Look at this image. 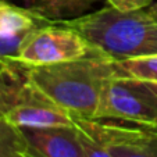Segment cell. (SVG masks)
I'll list each match as a JSON object with an SVG mask.
<instances>
[{
    "label": "cell",
    "instance_id": "cell-1",
    "mask_svg": "<svg viewBox=\"0 0 157 157\" xmlns=\"http://www.w3.org/2000/svg\"><path fill=\"white\" fill-rule=\"evenodd\" d=\"M27 67L28 77L71 117L96 120L107 81L117 77L114 60L92 54L78 60Z\"/></svg>",
    "mask_w": 157,
    "mask_h": 157
},
{
    "label": "cell",
    "instance_id": "cell-2",
    "mask_svg": "<svg viewBox=\"0 0 157 157\" xmlns=\"http://www.w3.org/2000/svg\"><path fill=\"white\" fill-rule=\"evenodd\" d=\"M61 22L77 29L98 53L111 60L157 54V22L145 9L120 11L107 6Z\"/></svg>",
    "mask_w": 157,
    "mask_h": 157
},
{
    "label": "cell",
    "instance_id": "cell-3",
    "mask_svg": "<svg viewBox=\"0 0 157 157\" xmlns=\"http://www.w3.org/2000/svg\"><path fill=\"white\" fill-rule=\"evenodd\" d=\"M0 113L15 127L74 125L72 117L42 92L15 59L0 60Z\"/></svg>",
    "mask_w": 157,
    "mask_h": 157
},
{
    "label": "cell",
    "instance_id": "cell-4",
    "mask_svg": "<svg viewBox=\"0 0 157 157\" xmlns=\"http://www.w3.org/2000/svg\"><path fill=\"white\" fill-rule=\"evenodd\" d=\"M96 120L157 127V82L124 75L109 79Z\"/></svg>",
    "mask_w": 157,
    "mask_h": 157
},
{
    "label": "cell",
    "instance_id": "cell-5",
    "mask_svg": "<svg viewBox=\"0 0 157 157\" xmlns=\"http://www.w3.org/2000/svg\"><path fill=\"white\" fill-rule=\"evenodd\" d=\"M100 54L77 29L61 21L35 28L27 35L15 57L21 64L49 65Z\"/></svg>",
    "mask_w": 157,
    "mask_h": 157
},
{
    "label": "cell",
    "instance_id": "cell-6",
    "mask_svg": "<svg viewBox=\"0 0 157 157\" xmlns=\"http://www.w3.org/2000/svg\"><path fill=\"white\" fill-rule=\"evenodd\" d=\"M113 157H157V127L75 117Z\"/></svg>",
    "mask_w": 157,
    "mask_h": 157
},
{
    "label": "cell",
    "instance_id": "cell-7",
    "mask_svg": "<svg viewBox=\"0 0 157 157\" xmlns=\"http://www.w3.org/2000/svg\"><path fill=\"white\" fill-rule=\"evenodd\" d=\"M18 128L24 136L28 157H85L74 125Z\"/></svg>",
    "mask_w": 157,
    "mask_h": 157
},
{
    "label": "cell",
    "instance_id": "cell-8",
    "mask_svg": "<svg viewBox=\"0 0 157 157\" xmlns=\"http://www.w3.org/2000/svg\"><path fill=\"white\" fill-rule=\"evenodd\" d=\"M57 22L10 0H0V60L15 59L27 35L42 25Z\"/></svg>",
    "mask_w": 157,
    "mask_h": 157
},
{
    "label": "cell",
    "instance_id": "cell-9",
    "mask_svg": "<svg viewBox=\"0 0 157 157\" xmlns=\"http://www.w3.org/2000/svg\"><path fill=\"white\" fill-rule=\"evenodd\" d=\"M20 6L48 18L50 21H64L79 17L99 0H20Z\"/></svg>",
    "mask_w": 157,
    "mask_h": 157
},
{
    "label": "cell",
    "instance_id": "cell-10",
    "mask_svg": "<svg viewBox=\"0 0 157 157\" xmlns=\"http://www.w3.org/2000/svg\"><path fill=\"white\" fill-rule=\"evenodd\" d=\"M118 75L157 82V54L114 60Z\"/></svg>",
    "mask_w": 157,
    "mask_h": 157
},
{
    "label": "cell",
    "instance_id": "cell-11",
    "mask_svg": "<svg viewBox=\"0 0 157 157\" xmlns=\"http://www.w3.org/2000/svg\"><path fill=\"white\" fill-rule=\"evenodd\" d=\"M0 157H28L20 128L0 120Z\"/></svg>",
    "mask_w": 157,
    "mask_h": 157
},
{
    "label": "cell",
    "instance_id": "cell-12",
    "mask_svg": "<svg viewBox=\"0 0 157 157\" xmlns=\"http://www.w3.org/2000/svg\"><path fill=\"white\" fill-rule=\"evenodd\" d=\"M72 121H74V127L78 131V136H79L81 145H82V149H83V156L85 157H113L110 154V151L75 117H72Z\"/></svg>",
    "mask_w": 157,
    "mask_h": 157
},
{
    "label": "cell",
    "instance_id": "cell-13",
    "mask_svg": "<svg viewBox=\"0 0 157 157\" xmlns=\"http://www.w3.org/2000/svg\"><path fill=\"white\" fill-rule=\"evenodd\" d=\"M153 0H107L109 6L120 10V11H135L143 10L151 4Z\"/></svg>",
    "mask_w": 157,
    "mask_h": 157
},
{
    "label": "cell",
    "instance_id": "cell-14",
    "mask_svg": "<svg viewBox=\"0 0 157 157\" xmlns=\"http://www.w3.org/2000/svg\"><path fill=\"white\" fill-rule=\"evenodd\" d=\"M145 10H146V13L149 14V17H150L154 22H157V3L150 4V6L146 7Z\"/></svg>",
    "mask_w": 157,
    "mask_h": 157
},
{
    "label": "cell",
    "instance_id": "cell-15",
    "mask_svg": "<svg viewBox=\"0 0 157 157\" xmlns=\"http://www.w3.org/2000/svg\"><path fill=\"white\" fill-rule=\"evenodd\" d=\"M0 120H3V117H2V113H0Z\"/></svg>",
    "mask_w": 157,
    "mask_h": 157
}]
</instances>
